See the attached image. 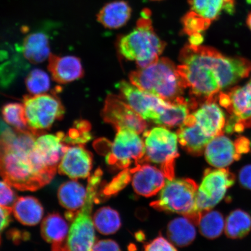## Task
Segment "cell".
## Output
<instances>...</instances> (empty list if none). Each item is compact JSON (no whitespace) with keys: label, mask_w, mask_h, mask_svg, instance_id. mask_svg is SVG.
I'll return each mask as SVG.
<instances>
[{"label":"cell","mask_w":251,"mask_h":251,"mask_svg":"<svg viewBox=\"0 0 251 251\" xmlns=\"http://www.w3.org/2000/svg\"><path fill=\"white\" fill-rule=\"evenodd\" d=\"M132 174V185L136 193L140 196L150 197L155 196L164 187L166 176L164 173L149 164H139L130 169Z\"/></svg>","instance_id":"obj_16"},{"label":"cell","mask_w":251,"mask_h":251,"mask_svg":"<svg viewBox=\"0 0 251 251\" xmlns=\"http://www.w3.org/2000/svg\"><path fill=\"white\" fill-rule=\"evenodd\" d=\"M216 101L213 100L204 102L192 114L197 124L212 139L224 134L226 124L224 112Z\"/></svg>","instance_id":"obj_19"},{"label":"cell","mask_w":251,"mask_h":251,"mask_svg":"<svg viewBox=\"0 0 251 251\" xmlns=\"http://www.w3.org/2000/svg\"><path fill=\"white\" fill-rule=\"evenodd\" d=\"M195 225L190 219L185 216L172 220L169 223L167 228L169 240L177 247L189 246L196 237Z\"/></svg>","instance_id":"obj_25"},{"label":"cell","mask_w":251,"mask_h":251,"mask_svg":"<svg viewBox=\"0 0 251 251\" xmlns=\"http://www.w3.org/2000/svg\"><path fill=\"white\" fill-rule=\"evenodd\" d=\"M17 197L10 185L0 180V206L11 207Z\"/></svg>","instance_id":"obj_34"},{"label":"cell","mask_w":251,"mask_h":251,"mask_svg":"<svg viewBox=\"0 0 251 251\" xmlns=\"http://www.w3.org/2000/svg\"><path fill=\"white\" fill-rule=\"evenodd\" d=\"M92 166V153L83 144L68 145L58 165V172L77 180L90 177Z\"/></svg>","instance_id":"obj_14"},{"label":"cell","mask_w":251,"mask_h":251,"mask_svg":"<svg viewBox=\"0 0 251 251\" xmlns=\"http://www.w3.org/2000/svg\"><path fill=\"white\" fill-rule=\"evenodd\" d=\"M181 146L194 156L202 155L213 139L206 134L196 122L192 114L188 115L176 133Z\"/></svg>","instance_id":"obj_17"},{"label":"cell","mask_w":251,"mask_h":251,"mask_svg":"<svg viewBox=\"0 0 251 251\" xmlns=\"http://www.w3.org/2000/svg\"><path fill=\"white\" fill-rule=\"evenodd\" d=\"M25 83L28 92L32 95L45 94L50 88L49 75L39 69H35L30 72L26 78Z\"/></svg>","instance_id":"obj_31"},{"label":"cell","mask_w":251,"mask_h":251,"mask_svg":"<svg viewBox=\"0 0 251 251\" xmlns=\"http://www.w3.org/2000/svg\"><path fill=\"white\" fill-rule=\"evenodd\" d=\"M49 70L53 79L59 84H67L84 76L80 59L75 56H60L51 54L49 57Z\"/></svg>","instance_id":"obj_20"},{"label":"cell","mask_w":251,"mask_h":251,"mask_svg":"<svg viewBox=\"0 0 251 251\" xmlns=\"http://www.w3.org/2000/svg\"><path fill=\"white\" fill-rule=\"evenodd\" d=\"M68 231V223L58 213L47 215L41 225V234L43 239L52 244L64 241Z\"/></svg>","instance_id":"obj_26"},{"label":"cell","mask_w":251,"mask_h":251,"mask_svg":"<svg viewBox=\"0 0 251 251\" xmlns=\"http://www.w3.org/2000/svg\"><path fill=\"white\" fill-rule=\"evenodd\" d=\"M117 87L130 107L144 120L152 121L155 124L171 103L144 92L127 81H120L117 84Z\"/></svg>","instance_id":"obj_12"},{"label":"cell","mask_w":251,"mask_h":251,"mask_svg":"<svg viewBox=\"0 0 251 251\" xmlns=\"http://www.w3.org/2000/svg\"><path fill=\"white\" fill-rule=\"evenodd\" d=\"M247 24L248 26L249 27L250 30H251V13H250L249 16H248L247 20Z\"/></svg>","instance_id":"obj_40"},{"label":"cell","mask_w":251,"mask_h":251,"mask_svg":"<svg viewBox=\"0 0 251 251\" xmlns=\"http://www.w3.org/2000/svg\"><path fill=\"white\" fill-rule=\"evenodd\" d=\"M247 1L250 3V4H251V0H247Z\"/></svg>","instance_id":"obj_41"},{"label":"cell","mask_w":251,"mask_h":251,"mask_svg":"<svg viewBox=\"0 0 251 251\" xmlns=\"http://www.w3.org/2000/svg\"><path fill=\"white\" fill-rule=\"evenodd\" d=\"M235 147L239 154L242 156L249 153L251 149V141L246 137H240L234 141Z\"/></svg>","instance_id":"obj_39"},{"label":"cell","mask_w":251,"mask_h":251,"mask_svg":"<svg viewBox=\"0 0 251 251\" xmlns=\"http://www.w3.org/2000/svg\"><path fill=\"white\" fill-rule=\"evenodd\" d=\"M146 160L159 165L168 180L175 177L176 159L178 156L177 134L164 127L146 130L143 134Z\"/></svg>","instance_id":"obj_8"},{"label":"cell","mask_w":251,"mask_h":251,"mask_svg":"<svg viewBox=\"0 0 251 251\" xmlns=\"http://www.w3.org/2000/svg\"><path fill=\"white\" fill-rule=\"evenodd\" d=\"M94 226L99 233L109 235L116 233L121 226V218L115 209L102 207L93 216Z\"/></svg>","instance_id":"obj_28"},{"label":"cell","mask_w":251,"mask_h":251,"mask_svg":"<svg viewBox=\"0 0 251 251\" xmlns=\"http://www.w3.org/2000/svg\"><path fill=\"white\" fill-rule=\"evenodd\" d=\"M130 80L141 90L171 102L183 97L186 89L177 67L166 58L159 59L148 67L131 72Z\"/></svg>","instance_id":"obj_5"},{"label":"cell","mask_w":251,"mask_h":251,"mask_svg":"<svg viewBox=\"0 0 251 251\" xmlns=\"http://www.w3.org/2000/svg\"><path fill=\"white\" fill-rule=\"evenodd\" d=\"M15 218L25 226H34L42 219L44 209L39 201L33 197L17 198L12 206Z\"/></svg>","instance_id":"obj_22"},{"label":"cell","mask_w":251,"mask_h":251,"mask_svg":"<svg viewBox=\"0 0 251 251\" xmlns=\"http://www.w3.org/2000/svg\"><path fill=\"white\" fill-rule=\"evenodd\" d=\"M102 176V171L98 169L89 177L85 202L71 222L67 237L61 243L52 244V251H92L96 240L92 213L94 203L97 202Z\"/></svg>","instance_id":"obj_4"},{"label":"cell","mask_w":251,"mask_h":251,"mask_svg":"<svg viewBox=\"0 0 251 251\" xmlns=\"http://www.w3.org/2000/svg\"><path fill=\"white\" fill-rule=\"evenodd\" d=\"M131 175H132V174L130 169V170L128 169H124L123 172L119 174L111 183L103 188L102 195L105 197L114 195L118 191L123 189L130 181Z\"/></svg>","instance_id":"obj_33"},{"label":"cell","mask_w":251,"mask_h":251,"mask_svg":"<svg viewBox=\"0 0 251 251\" xmlns=\"http://www.w3.org/2000/svg\"><path fill=\"white\" fill-rule=\"evenodd\" d=\"M144 251H177V250L169 241L164 237L159 236L146 245Z\"/></svg>","instance_id":"obj_35"},{"label":"cell","mask_w":251,"mask_h":251,"mask_svg":"<svg viewBox=\"0 0 251 251\" xmlns=\"http://www.w3.org/2000/svg\"><path fill=\"white\" fill-rule=\"evenodd\" d=\"M117 130L111 150L106 157L108 164L126 169L133 162L137 165L146 162L145 144L139 134L127 128Z\"/></svg>","instance_id":"obj_10"},{"label":"cell","mask_w":251,"mask_h":251,"mask_svg":"<svg viewBox=\"0 0 251 251\" xmlns=\"http://www.w3.org/2000/svg\"><path fill=\"white\" fill-rule=\"evenodd\" d=\"M235 181V175L228 169H206L197 192L196 203L199 211L203 212L214 208L224 199Z\"/></svg>","instance_id":"obj_11"},{"label":"cell","mask_w":251,"mask_h":251,"mask_svg":"<svg viewBox=\"0 0 251 251\" xmlns=\"http://www.w3.org/2000/svg\"><path fill=\"white\" fill-rule=\"evenodd\" d=\"M91 251H121L118 244L112 240H102L94 244Z\"/></svg>","instance_id":"obj_37"},{"label":"cell","mask_w":251,"mask_h":251,"mask_svg":"<svg viewBox=\"0 0 251 251\" xmlns=\"http://www.w3.org/2000/svg\"><path fill=\"white\" fill-rule=\"evenodd\" d=\"M225 233L231 239H241L251 231V216L244 210L231 212L225 221Z\"/></svg>","instance_id":"obj_27"},{"label":"cell","mask_w":251,"mask_h":251,"mask_svg":"<svg viewBox=\"0 0 251 251\" xmlns=\"http://www.w3.org/2000/svg\"><path fill=\"white\" fill-rule=\"evenodd\" d=\"M238 180L241 186L251 191V165L244 166L238 174Z\"/></svg>","instance_id":"obj_38"},{"label":"cell","mask_w":251,"mask_h":251,"mask_svg":"<svg viewBox=\"0 0 251 251\" xmlns=\"http://www.w3.org/2000/svg\"><path fill=\"white\" fill-rule=\"evenodd\" d=\"M197 183L190 178L168 180L158 200L151 205L159 211L182 215L198 225L202 212L197 206Z\"/></svg>","instance_id":"obj_6"},{"label":"cell","mask_w":251,"mask_h":251,"mask_svg":"<svg viewBox=\"0 0 251 251\" xmlns=\"http://www.w3.org/2000/svg\"><path fill=\"white\" fill-rule=\"evenodd\" d=\"M1 114L6 123L13 127L14 130L22 132L30 131L27 127L23 104L17 102L7 103L2 106Z\"/></svg>","instance_id":"obj_30"},{"label":"cell","mask_w":251,"mask_h":251,"mask_svg":"<svg viewBox=\"0 0 251 251\" xmlns=\"http://www.w3.org/2000/svg\"><path fill=\"white\" fill-rule=\"evenodd\" d=\"M11 207L0 206V244L3 231L8 226L11 221Z\"/></svg>","instance_id":"obj_36"},{"label":"cell","mask_w":251,"mask_h":251,"mask_svg":"<svg viewBox=\"0 0 251 251\" xmlns=\"http://www.w3.org/2000/svg\"><path fill=\"white\" fill-rule=\"evenodd\" d=\"M166 43L159 38L153 27L149 9H144L136 26L118 42L121 55L130 61H136L140 68H145L159 60Z\"/></svg>","instance_id":"obj_3"},{"label":"cell","mask_w":251,"mask_h":251,"mask_svg":"<svg viewBox=\"0 0 251 251\" xmlns=\"http://www.w3.org/2000/svg\"><path fill=\"white\" fill-rule=\"evenodd\" d=\"M91 126L89 122L78 121L75 122L74 127L65 135L64 142L68 145L84 144L92 139L90 131Z\"/></svg>","instance_id":"obj_32"},{"label":"cell","mask_w":251,"mask_h":251,"mask_svg":"<svg viewBox=\"0 0 251 251\" xmlns=\"http://www.w3.org/2000/svg\"><path fill=\"white\" fill-rule=\"evenodd\" d=\"M190 10L182 18L183 31L190 36L201 33L222 12L231 13L234 0H189Z\"/></svg>","instance_id":"obj_9"},{"label":"cell","mask_w":251,"mask_h":251,"mask_svg":"<svg viewBox=\"0 0 251 251\" xmlns=\"http://www.w3.org/2000/svg\"><path fill=\"white\" fill-rule=\"evenodd\" d=\"M131 15V8L127 2L115 1L103 6L97 15V21L106 28L116 29L126 24Z\"/></svg>","instance_id":"obj_21"},{"label":"cell","mask_w":251,"mask_h":251,"mask_svg":"<svg viewBox=\"0 0 251 251\" xmlns=\"http://www.w3.org/2000/svg\"><path fill=\"white\" fill-rule=\"evenodd\" d=\"M198 225L203 236L213 240L222 234L225 221L221 212L209 210L202 212Z\"/></svg>","instance_id":"obj_29"},{"label":"cell","mask_w":251,"mask_h":251,"mask_svg":"<svg viewBox=\"0 0 251 251\" xmlns=\"http://www.w3.org/2000/svg\"><path fill=\"white\" fill-rule=\"evenodd\" d=\"M228 103L227 111L231 118L226 125L232 133L235 124L243 126L245 128L251 127V80L243 87H235L227 93Z\"/></svg>","instance_id":"obj_15"},{"label":"cell","mask_w":251,"mask_h":251,"mask_svg":"<svg viewBox=\"0 0 251 251\" xmlns=\"http://www.w3.org/2000/svg\"><path fill=\"white\" fill-rule=\"evenodd\" d=\"M22 50L28 61L32 64H40L51 54L49 37L42 32L31 33L24 40Z\"/></svg>","instance_id":"obj_24"},{"label":"cell","mask_w":251,"mask_h":251,"mask_svg":"<svg viewBox=\"0 0 251 251\" xmlns=\"http://www.w3.org/2000/svg\"><path fill=\"white\" fill-rule=\"evenodd\" d=\"M23 105L27 127L37 136L45 134L55 121H61L65 112L55 93L25 96Z\"/></svg>","instance_id":"obj_7"},{"label":"cell","mask_w":251,"mask_h":251,"mask_svg":"<svg viewBox=\"0 0 251 251\" xmlns=\"http://www.w3.org/2000/svg\"><path fill=\"white\" fill-rule=\"evenodd\" d=\"M224 55L212 47L187 45L181 50L177 67L186 89L203 100L218 101L222 90L219 74Z\"/></svg>","instance_id":"obj_2"},{"label":"cell","mask_w":251,"mask_h":251,"mask_svg":"<svg viewBox=\"0 0 251 251\" xmlns=\"http://www.w3.org/2000/svg\"><path fill=\"white\" fill-rule=\"evenodd\" d=\"M102 117L103 121L114 126L117 130L127 128L138 134L146 130L145 120L127 103L113 94H110L106 99Z\"/></svg>","instance_id":"obj_13"},{"label":"cell","mask_w":251,"mask_h":251,"mask_svg":"<svg viewBox=\"0 0 251 251\" xmlns=\"http://www.w3.org/2000/svg\"><path fill=\"white\" fill-rule=\"evenodd\" d=\"M87 188L76 180L65 182L58 191V199L61 205L67 211L77 212L85 202Z\"/></svg>","instance_id":"obj_23"},{"label":"cell","mask_w":251,"mask_h":251,"mask_svg":"<svg viewBox=\"0 0 251 251\" xmlns=\"http://www.w3.org/2000/svg\"><path fill=\"white\" fill-rule=\"evenodd\" d=\"M204 153L208 164L216 168H226L241 158L234 141L224 134L213 138Z\"/></svg>","instance_id":"obj_18"},{"label":"cell","mask_w":251,"mask_h":251,"mask_svg":"<svg viewBox=\"0 0 251 251\" xmlns=\"http://www.w3.org/2000/svg\"><path fill=\"white\" fill-rule=\"evenodd\" d=\"M30 131L6 130L0 136V176L21 191H36L54 178L57 169L50 167Z\"/></svg>","instance_id":"obj_1"}]
</instances>
